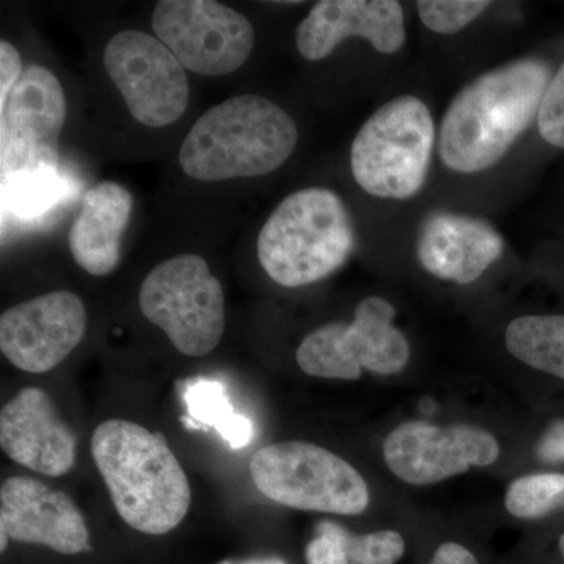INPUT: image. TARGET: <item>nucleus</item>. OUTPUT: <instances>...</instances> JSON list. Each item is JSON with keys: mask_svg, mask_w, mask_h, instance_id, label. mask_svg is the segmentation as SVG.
I'll return each mask as SVG.
<instances>
[{"mask_svg": "<svg viewBox=\"0 0 564 564\" xmlns=\"http://www.w3.org/2000/svg\"><path fill=\"white\" fill-rule=\"evenodd\" d=\"M393 318L395 307L388 300L367 296L350 323H328L307 334L296 350V362L310 377L328 380H359L364 370L400 373L410 361L411 348Z\"/></svg>", "mask_w": 564, "mask_h": 564, "instance_id": "8", "label": "nucleus"}, {"mask_svg": "<svg viewBox=\"0 0 564 564\" xmlns=\"http://www.w3.org/2000/svg\"><path fill=\"white\" fill-rule=\"evenodd\" d=\"M503 239L489 223L452 212H434L423 220L417 258L440 280L470 284L503 252Z\"/></svg>", "mask_w": 564, "mask_h": 564, "instance_id": "17", "label": "nucleus"}, {"mask_svg": "<svg viewBox=\"0 0 564 564\" xmlns=\"http://www.w3.org/2000/svg\"><path fill=\"white\" fill-rule=\"evenodd\" d=\"M430 564H478L473 552L462 544L444 543L437 547Z\"/></svg>", "mask_w": 564, "mask_h": 564, "instance_id": "28", "label": "nucleus"}, {"mask_svg": "<svg viewBox=\"0 0 564 564\" xmlns=\"http://www.w3.org/2000/svg\"><path fill=\"white\" fill-rule=\"evenodd\" d=\"M65 192L58 170H40L2 177V204L20 217H36L58 202Z\"/></svg>", "mask_w": 564, "mask_h": 564, "instance_id": "22", "label": "nucleus"}, {"mask_svg": "<svg viewBox=\"0 0 564 564\" xmlns=\"http://www.w3.org/2000/svg\"><path fill=\"white\" fill-rule=\"evenodd\" d=\"M256 488L273 502L303 511L361 514L370 494L362 475L321 445L285 441L252 455Z\"/></svg>", "mask_w": 564, "mask_h": 564, "instance_id": "6", "label": "nucleus"}, {"mask_svg": "<svg viewBox=\"0 0 564 564\" xmlns=\"http://www.w3.org/2000/svg\"><path fill=\"white\" fill-rule=\"evenodd\" d=\"M558 545H560V552H562V555L564 558V534L562 538H560Z\"/></svg>", "mask_w": 564, "mask_h": 564, "instance_id": "29", "label": "nucleus"}, {"mask_svg": "<svg viewBox=\"0 0 564 564\" xmlns=\"http://www.w3.org/2000/svg\"><path fill=\"white\" fill-rule=\"evenodd\" d=\"M104 66L141 124L165 128L187 110L191 87L185 68L158 36L117 33L104 51Z\"/></svg>", "mask_w": 564, "mask_h": 564, "instance_id": "10", "label": "nucleus"}, {"mask_svg": "<svg viewBox=\"0 0 564 564\" xmlns=\"http://www.w3.org/2000/svg\"><path fill=\"white\" fill-rule=\"evenodd\" d=\"M356 247L350 212L336 192L304 188L282 199L258 237L262 269L282 288H303L339 270Z\"/></svg>", "mask_w": 564, "mask_h": 564, "instance_id": "4", "label": "nucleus"}, {"mask_svg": "<svg viewBox=\"0 0 564 564\" xmlns=\"http://www.w3.org/2000/svg\"><path fill=\"white\" fill-rule=\"evenodd\" d=\"M508 513L538 519L564 507V474H532L518 478L505 494Z\"/></svg>", "mask_w": 564, "mask_h": 564, "instance_id": "23", "label": "nucleus"}, {"mask_svg": "<svg viewBox=\"0 0 564 564\" xmlns=\"http://www.w3.org/2000/svg\"><path fill=\"white\" fill-rule=\"evenodd\" d=\"M87 310L73 292L58 291L10 307L0 317V350L14 367L46 373L82 343Z\"/></svg>", "mask_w": 564, "mask_h": 564, "instance_id": "13", "label": "nucleus"}, {"mask_svg": "<svg viewBox=\"0 0 564 564\" xmlns=\"http://www.w3.org/2000/svg\"><path fill=\"white\" fill-rule=\"evenodd\" d=\"M383 454L400 480L433 485L474 466H491L499 459L500 447L496 437L480 426H436L414 421L402 423L386 437Z\"/></svg>", "mask_w": 564, "mask_h": 564, "instance_id": "12", "label": "nucleus"}, {"mask_svg": "<svg viewBox=\"0 0 564 564\" xmlns=\"http://www.w3.org/2000/svg\"><path fill=\"white\" fill-rule=\"evenodd\" d=\"M536 120L545 143L564 150V63L545 90Z\"/></svg>", "mask_w": 564, "mask_h": 564, "instance_id": "25", "label": "nucleus"}, {"mask_svg": "<svg viewBox=\"0 0 564 564\" xmlns=\"http://www.w3.org/2000/svg\"><path fill=\"white\" fill-rule=\"evenodd\" d=\"M91 456L126 524L165 534L184 521L191 484L161 433L135 422L106 421L93 433Z\"/></svg>", "mask_w": 564, "mask_h": 564, "instance_id": "2", "label": "nucleus"}, {"mask_svg": "<svg viewBox=\"0 0 564 564\" xmlns=\"http://www.w3.org/2000/svg\"><path fill=\"white\" fill-rule=\"evenodd\" d=\"M132 207L131 193L117 182H101L85 193L68 236L70 254L80 269L95 276L117 269Z\"/></svg>", "mask_w": 564, "mask_h": 564, "instance_id": "18", "label": "nucleus"}, {"mask_svg": "<svg viewBox=\"0 0 564 564\" xmlns=\"http://www.w3.org/2000/svg\"><path fill=\"white\" fill-rule=\"evenodd\" d=\"M404 549L402 534L392 530L356 534L336 522L322 521L304 555L307 564H395Z\"/></svg>", "mask_w": 564, "mask_h": 564, "instance_id": "19", "label": "nucleus"}, {"mask_svg": "<svg viewBox=\"0 0 564 564\" xmlns=\"http://www.w3.org/2000/svg\"><path fill=\"white\" fill-rule=\"evenodd\" d=\"M419 17L430 31L451 35L477 20L491 2L484 0H422L415 3Z\"/></svg>", "mask_w": 564, "mask_h": 564, "instance_id": "24", "label": "nucleus"}, {"mask_svg": "<svg viewBox=\"0 0 564 564\" xmlns=\"http://www.w3.org/2000/svg\"><path fill=\"white\" fill-rule=\"evenodd\" d=\"M144 317L166 334L182 355L202 358L225 333V295L202 256L181 254L151 270L140 288Z\"/></svg>", "mask_w": 564, "mask_h": 564, "instance_id": "7", "label": "nucleus"}, {"mask_svg": "<svg viewBox=\"0 0 564 564\" xmlns=\"http://www.w3.org/2000/svg\"><path fill=\"white\" fill-rule=\"evenodd\" d=\"M505 344L519 361L564 380V315L514 318L505 333Z\"/></svg>", "mask_w": 564, "mask_h": 564, "instance_id": "20", "label": "nucleus"}, {"mask_svg": "<svg viewBox=\"0 0 564 564\" xmlns=\"http://www.w3.org/2000/svg\"><path fill=\"white\" fill-rule=\"evenodd\" d=\"M152 31L185 69L202 76L234 73L254 47L251 22L212 0H161L152 13Z\"/></svg>", "mask_w": 564, "mask_h": 564, "instance_id": "9", "label": "nucleus"}, {"mask_svg": "<svg viewBox=\"0 0 564 564\" xmlns=\"http://www.w3.org/2000/svg\"><path fill=\"white\" fill-rule=\"evenodd\" d=\"M22 73L20 52L9 41H0V106L7 102Z\"/></svg>", "mask_w": 564, "mask_h": 564, "instance_id": "26", "label": "nucleus"}, {"mask_svg": "<svg viewBox=\"0 0 564 564\" xmlns=\"http://www.w3.org/2000/svg\"><path fill=\"white\" fill-rule=\"evenodd\" d=\"M184 400L193 421L217 430L232 448H242L252 440L251 422L234 411L220 383H193L185 389Z\"/></svg>", "mask_w": 564, "mask_h": 564, "instance_id": "21", "label": "nucleus"}, {"mask_svg": "<svg viewBox=\"0 0 564 564\" xmlns=\"http://www.w3.org/2000/svg\"><path fill=\"white\" fill-rule=\"evenodd\" d=\"M299 143L295 121L263 96L239 95L212 107L181 144L182 172L220 182L273 173Z\"/></svg>", "mask_w": 564, "mask_h": 564, "instance_id": "3", "label": "nucleus"}, {"mask_svg": "<svg viewBox=\"0 0 564 564\" xmlns=\"http://www.w3.org/2000/svg\"><path fill=\"white\" fill-rule=\"evenodd\" d=\"M534 455L545 463H564V419L547 426L534 445Z\"/></svg>", "mask_w": 564, "mask_h": 564, "instance_id": "27", "label": "nucleus"}, {"mask_svg": "<svg viewBox=\"0 0 564 564\" xmlns=\"http://www.w3.org/2000/svg\"><path fill=\"white\" fill-rule=\"evenodd\" d=\"M0 533L18 543L43 545L58 554L90 551L87 522L68 494L31 477L3 481Z\"/></svg>", "mask_w": 564, "mask_h": 564, "instance_id": "14", "label": "nucleus"}, {"mask_svg": "<svg viewBox=\"0 0 564 564\" xmlns=\"http://www.w3.org/2000/svg\"><path fill=\"white\" fill-rule=\"evenodd\" d=\"M352 36L369 41L381 54H395L406 40L402 3L395 0H322L296 29V50L306 61L321 62Z\"/></svg>", "mask_w": 564, "mask_h": 564, "instance_id": "15", "label": "nucleus"}, {"mask_svg": "<svg viewBox=\"0 0 564 564\" xmlns=\"http://www.w3.org/2000/svg\"><path fill=\"white\" fill-rule=\"evenodd\" d=\"M66 113L65 93L57 77L43 66H28L0 106L2 177L58 170V139Z\"/></svg>", "mask_w": 564, "mask_h": 564, "instance_id": "11", "label": "nucleus"}, {"mask_svg": "<svg viewBox=\"0 0 564 564\" xmlns=\"http://www.w3.org/2000/svg\"><path fill=\"white\" fill-rule=\"evenodd\" d=\"M552 80L541 58H522L489 70L463 88L445 111L441 161L456 173H480L505 154L538 118Z\"/></svg>", "mask_w": 564, "mask_h": 564, "instance_id": "1", "label": "nucleus"}, {"mask_svg": "<svg viewBox=\"0 0 564 564\" xmlns=\"http://www.w3.org/2000/svg\"><path fill=\"white\" fill-rule=\"evenodd\" d=\"M0 445L14 463L47 477H62L76 463V436L40 388L21 389L2 408Z\"/></svg>", "mask_w": 564, "mask_h": 564, "instance_id": "16", "label": "nucleus"}, {"mask_svg": "<svg viewBox=\"0 0 564 564\" xmlns=\"http://www.w3.org/2000/svg\"><path fill=\"white\" fill-rule=\"evenodd\" d=\"M434 121L426 104L403 95L375 111L351 144V173L377 198L408 199L422 191L434 150Z\"/></svg>", "mask_w": 564, "mask_h": 564, "instance_id": "5", "label": "nucleus"}]
</instances>
